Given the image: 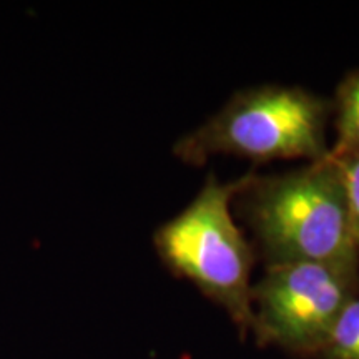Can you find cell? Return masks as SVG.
Here are the masks:
<instances>
[{
    "label": "cell",
    "instance_id": "6da1fadb",
    "mask_svg": "<svg viewBox=\"0 0 359 359\" xmlns=\"http://www.w3.org/2000/svg\"><path fill=\"white\" fill-rule=\"evenodd\" d=\"M243 191L269 264L314 262L358 271L346 190L333 158L264 182L253 178Z\"/></svg>",
    "mask_w": 359,
    "mask_h": 359
},
{
    "label": "cell",
    "instance_id": "7a4b0ae2",
    "mask_svg": "<svg viewBox=\"0 0 359 359\" xmlns=\"http://www.w3.org/2000/svg\"><path fill=\"white\" fill-rule=\"evenodd\" d=\"M250 182L251 177L230 183L210 177L191 203L155 233L163 263L226 309L241 336L253 325V257L231 217L230 203Z\"/></svg>",
    "mask_w": 359,
    "mask_h": 359
},
{
    "label": "cell",
    "instance_id": "3957f363",
    "mask_svg": "<svg viewBox=\"0 0 359 359\" xmlns=\"http://www.w3.org/2000/svg\"><path fill=\"white\" fill-rule=\"evenodd\" d=\"M327 103L298 87L251 88L240 92L205 125L178 142L177 155L200 165L212 155L246 158L323 160Z\"/></svg>",
    "mask_w": 359,
    "mask_h": 359
},
{
    "label": "cell",
    "instance_id": "277c9868",
    "mask_svg": "<svg viewBox=\"0 0 359 359\" xmlns=\"http://www.w3.org/2000/svg\"><path fill=\"white\" fill-rule=\"evenodd\" d=\"M356 290L358 271L351 269L314 262L269 264L251 286V330L262 344L318 356Z\"/></svg>",
    "mask_w": 359,
    "mask_h": 359
},
{
    "label": "cell",
    "instance_id": "5b68a950",
    "mask_svg": "<svg viewBox=\"0 0 359 359\" xmlns=\"http://www.w3.org/2000/svg\"><path fill=\"white\" fill-rule=\"evenodd\" d=\"M338 140L327 156H343L359 154V72L349 75L338 92Z\"/></svg>",
    "mask_w": 359,
    "mask_h": 359
},
{
    "label": "cell",
    "instance_id": "8992f818",
    "mask_svg": "<svg viewBox=\"0 0 359 359\" xmlns=\"http://www.w3.org/2000/svg\"><path fill=\"white\" fill-rule=\"evenodd\" d=\"M321 359H359V298L344 306L318 354Z\"/></svg>",
    "mask_w": 359,
    "mask_h": 359
},
{
    "label": "cell",
    "instance_id": "52a82bcc",
    "mask_svg": "<svg viewBox=\"0 0 359 359\" xmlns=\"http://www.w3.org/2000/svg\"><path fill=\"white\" fill-rule=\"evenodd\" d=\"M331 158V156H330ZM338 163L341 177H343L344 190H346L349 218L354 241L359 250V154H353L343 158H333Z\"/></svg>",
    "mask_w": 359,
    "mask_h": 359
}]
</instances>
